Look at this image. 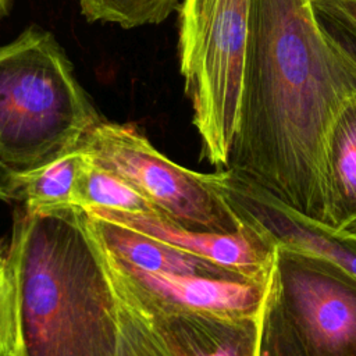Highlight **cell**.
<instances>
[{
	"label": "cell",
	"mask_w": 356,
	"mask_h": 356,
	"mask_svg": "<svg viewBox=\"0 0 356 356\" xmlns=\"http://www.w3.org/2000/svg\"><path fill=\"white\" fill-rule=\"evenodd\" d=\"M88 213V211H86ZM92 228L111 257L132 267L165 275H200L234 281H254L241 273L217 266L168 243L143 235L121 224L88 213Z\"/></svg>",
	"instance_id": "obj_11"
},
{
	"label": "cell",
	"mask_w": 356,
	"mask_h": 356,
	"mask_svg": "<svg viewBox=\"0 0 356 356\" xmlns=\"http://www.w3.org/2000/svg\"><path fill=\"white\" fill-rule=\"evenodd\" d=\"M318 15L334 40L356 61V26L320 13Z\"/></svg>",
	"instance_id": "obj_19"
},
{
	"label": "cell",
	"mask_w": 356,
	"mask_h": 356,
	"mask_svg": "<svg viewBox=\"0 0 356 356\" xmlns=\"http://www.w3.org/2000/svg\"><path fill=\"white\" fill-rule=\"evenodd\" d=\"M328 224L350 232L356 228V97L338 117L327 154Z\"/></svg>",
	"instance_id": "obj_12"
},
{
	"label": "cell",
	"mask_w": 356,
	"mask_h": 356,
	"mask_svg": "<svg viewBox=\"0 0 356 356\" xmlns=\"http://www.w3.org/2000/svg\"><path fill=\"white\" fill-rule=\"evenodd\" d=\"M356 97V61L313 0H252L236 132L225 168L328 224L332 128Z\"/></svg>",
	"instance_id": "obj_1"
},
{
	"label": "cell",
	"mask_w": 356,
	"mask_h": 356,
	"mask_svg": "<svg viewBox=\"0 0 356 356\" xmlns=\"http://www.w3.org/2000/svg\"><path fill=\"white\" fill-rule=\"evenodd\" d=\"M209 179L239 220L267 235L274 245L325 259L356 277L355 234L293 210L228 170H217Z\"/></svg>",
	"instance_id": "obj_7"
},
{
	"label": "cell",
	"mask_w": 356,
	"mask_h": 356,
	"mask_svg": "<svg viewBox=\"0 0 356 356\" xmlns=\"http://www.w3.org/2000/svg\"><path fill=\"white\" fill-rule=\"evenodd\" d=\"M104 257L115 292L131 303L231 316L259 314L267 305L271 277L266 281H234L200 275L152 274L106 252Z\"/></svg>",
	"instance_id": "obj_8"
},
{
	"label": "cell",
	"mask_w": 356,
	"mask_h": 356,
	"mask_svg": "<svg viewBox=\"0 0 356 356\" xmlns=\"http://www.w3.org/2000/svg\"><path fill=\"white\" fill-rule=\"evenodd\" d=\"M85 211L128 227L217 266L241 273L250 280L266 281L273 274L275 259L274 242L245 222H242L243 225L238 231L225 234L192 229L159 211L128 213L108 209Z\"/></svg>",
	"instance_id": "obj_9"
},
{
	"label": "cell",
	"mask_w": 356,
	"mask_h": 356,
	"mask_svg": "<svg viewBox=\"0 0 356 356\" xmlns=\"http://www.w3.org/2000/svg\"><path fill=\"white\" fill-rule=\"evenodd\" d=\"M88 153L76 147L32 170L17 172V196L26 213L78 206V188Z\"/></svg>",
	"instance_id": "obj_13"
},
{
	"label": "cell",
	"mask_w": 356,
	"mask_h": 356,
	"mask_svg": "<svg viewBox=\"0 0 356 356\" xmlns=\"http://www.w3.org/2000/svg\"><path fill=\"white\" fill-rule=\"evenodd\" d=\"M11 0H0V17H3L8 8V4H10Z\"/></svg>",
	"instance_id": "obj_22"
},
{
	"label": "cell",
	"mask_w": 356,
	"mask_h": 356,
	"mask_svg": "<svg viewBox=\"0 0 356 356\" xmlns=\"http://www.w3.org/2000/svg\"><path fill=\"white\" fill-rule=\"evenodd\" d=\"M17 171L11 170L7 164L0 161V200L14 202L17 196Z\"/></svg>",
	"instance_id": "obj_21"
},
{
	"label": "cell",
	"mask_w": 356,
	"mask_h": 356,
	"mask_svg": "<svg viewBox=\"0 0 356 356\" xmlns=\"http://www.w3.org/2000/svg\"><path fill=\"white\" fill-rule=\"evenodd\" d=\"M8 253L17 282L13 356H117L118 299L83 209L18 210Z\"/></svg>",
	"instance_id": "obj_2"
},
{
	"label": "cell",
	"mask_w": 356,
	"mask_h": 356,
	"mask_svg": "<svg viewBox=\"0 0 356 356\" xmlns=\"http://www.w3.org/2000/svg\"><path fill=\"white\" fill-rule=\"evenodd\" d=\"M100 121L53 33L31 25L0 46V161L17 172L43 165Z\"/></svg>",
	"instance_id": "obj_3"
},
{
	"label": "cell",
	"mask_w": 356,
	"mask_h": 356,
	"mask_svg": "<svg viewBox=\"0 0 356 356\" xmlns=\"http://www.w3.org/2000/svg\"><path fill=\"white\" fill-rule=\"evenodd\" d=\"M78 206L83 210L108 209L128 213L157 211L138 191L111 171L96 164L89 154L79 181Z\"/></svg>",
	"instance_id": "obj_14"
},
{
	"label": "cell",
	"mask_w": 356,
	"mask_h": 356,
	"mask_svg": "<svg viewBox=\"0 0 356 356\" xmlns=\"http://www.w3.org/2000/svg\"><path fill=\"white\" fill-rule=\"evenodd\" d=\"M252 0H182L178 60L202 156L225 168L236 132Z\"/></svg>",
	"instance_id": "obj_4"
},
{
	"label": "cell",
	"mask_w": 356,
	"mask_h": 356,
	"mask_svg": "<svg viewBox=\"0 0 356 356\" xmlns=\"http://www.w3.org/2000/svg\"><path fill=\"white\" fill-rule=\"evenodd\" d=\"M299 356H356V277L275 245L267 299Z\"/></svg>",
	"instance_id": "obj_6"
},
{
	"label": "cell",
	"mask_w": 356,
	"mask_h": 356,
	"mask_svg": "<svg viewBox=\"0 0 356 356\" xmlns=\"http://www.w3.org/2000/svg\"><path fill=\"white\" fill-rule=\"evenodd\" d=\"M127 303L143 316L172 356H261L266 309L231 316Z\"/></svg>",
	"instance_id": "obj_10"
},
{
	"label": "cell",
	"mask_w": 356,
	"mask_h": 356,
	"mask_svg": "<svg viewBox=\"0 0 356 356\" xmlns=\"http://www.w3.org/2000/svg\"><path fill=\"white\" fill-rule=\"evenodd\" d=\"M313 3L320 14L356 26V0H313Z\"/></svg>",
	"instance_id": "obj_20"
},
{
	"label": "cell",
	"mask_w": 356,
	"mask_h": 356,
	"mask_svg": "<svg viewBox=\"0 0 356 356\" xmlns=\"http://www.w3.org/2000/svg\"><path fill=\"white\" fill-rule=\"evenodd\" d=\"M78 4L82 15L90 22L132 29L165 21L178 0H78Z\"/></svg>",
	"instance_id": "obj_15"
},
{
	"label": "cell",
	"mask_w": 356,
	"mask_h": 356,
	"mask_svg": "<svg viewBox=\"0 0 356 356\" xmlns=\"http://www.w3.org/2000/svg\"><path fill=\"white\" fill-rule=\"evenodd\" d=\"M261 356H299L278 317L268 307V303L266 305Z\"/></svg>",
	"instance_id": "obj_18"
},
{
	"label": "cell",
	"mask_w": 356,
	"mask_h": 356,
	"mask_svg": "<svg viewBox=\"0 0 356 356\" xmlns=\"http://www.w3.org/2000/svg\"><path fill=\"white\" fill-rule=\"evenodd\" d=\"M355 235H356V234H355Z\"/></svg>",
	"instance_id": "obj_23"
},
{
	"label": "cell",
	"mask_w": 356,
	"mask_h": 356,
	"mask_svg": "<svg viewBox=\"0 0 356 356\" xmlns=\"http://www.w3.org/2000/svg\"><path fill=\"white\" fill-rule=\"evenodd\" d=\"M117 293V292H115ZM118 299V349L117 356H172L149 323L129 306Z\"/></svg>",
	"instance_id": "obj_16"
},
{
	"label": "cell",
	"mask_w": 356,
	"mask_h": 356,
	"mask_svg": "<svg viewBox=\"0 0 356 356\" xmlns=\"http://www.w3.org/2000/svg\"><path fill=\"white\" fill-rule=\"evenodd\" d=\"M79 147L184 227L228 234L243 225L211 186L209 174L174 163L131 124L102 120Z\"/></svg>",
	"instance_id": "obj_5"
},
{
	"label": "cell",
	"mask_w": 356,
	"mask_h": 356,
	"mask_svg": "<svg viewBox=\"0 0 356 356\" xmlns=\"http://www.w3.org/2000/svg\"><path fill=\"white\" fill-rule=\"evenodd\" d=\"M17 338V282L7 250H0V356H13Z\"/></svg>",
	"instance_id": "obj_17"
}]
</instances>
